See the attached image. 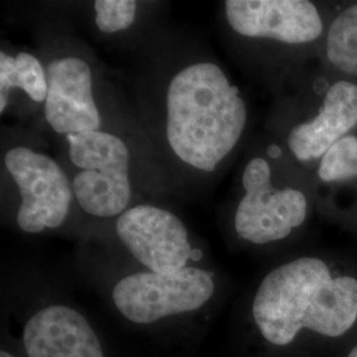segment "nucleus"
I'll return each mask as SVG.
<instances>
[{
	"mask_svg": "<svg viewBox=\"0 0 357 357\" xmlns=\"http://www.w3.org/2000/svg\"><path fill=\"white\" fill-rule=\"evenodd\" d=\"M246 119L238 89L218 65H190L168 85L167 141L187 166L215 171L240 141Z\"/></svg>",
	"mask_w": 357,
	"mask_h": 357,
	"instance_id": "obj_2",
	"label": "nucleus"
},
{
	"mask_svg": "<svg viewBox=\"0 0 357 357\" xmlns=\"http://www.w3.org/2000/svg\"><path fill=\"white\" fill-rule=\"evenodd\" d=\"M252 311L257 328L271 344H290L302 330L337 337L356 323L357 280L333 278L319 258H298L264 278Z\"/></svg>",
	"mask_w": 357,
	"mask_h": 357,
	"instance_id": "obj_1",
	"label": "nucleus"
},
{
	"mask_svg": "<svg viewBox=\"0 0 357 357\" xmlns=\"http://www.w3.org/2000/svg\"><path fill=\"white\" fill-rule=\"evenodd\" d=\"M96 23L103 33L128 29L135 20L137 3L132 0H97L94 3Z\"/></svg>",
	"mask_w": 357,
	"mask_h": 357,
	"instance_id": "obj_15",
	"label": "nucleus"
},
{
	"mask_svg": "<svg viewBox=\"0 0 357 357\" xmlns=\"http://www.w3.org/2000/svg\"><path fill=\"white\" fill-rule=\"evenodd\" d=\"M121 241L142 265L168 274L187 268L192 257L188 231L181 220L155 205H137L116 221Z\"/></svg>",
	"mask_w": 357,
	"mask_h": 357,
	"instance_id": "obj_7",
	"label": "nucleus"
},
{
	"mask_svg": "<svg viewBox=\"0 0 357 357\" xmlns=\"http://www.w3.org/2000/svg\"><path fill=\"white\" fill-rule=\"evenodd\" d=\"M0 357H15L13 355H11L10 352H7V351H1L0 352Z\"/></svg>",
	"mask_w": 357,
	"mask_h": 357,
	"instance_id": "obj_17",
	"label": "nucleus"
},
{
	"mask_svg": "<svg viewBox=\"0 0 357 357\" xmlns=\"http://www.w3.org/2000/svg\"><path fill=\"white\" fill-rule=\"evenodd\" d=\"M326 53L339 70L357 76V3L345 8L332 22Z\"/></svg>",
	"mask_w": 357,
	"mask_h": 357,
	"instance_id": "obj_13",
	"label": "nucleus"
},
{
	"mask_svg": "<svg viewBox=\"0 0 357 357\" xmlns=\"http://www.w3.org/2000/svg\"><path fill=\"white\" fill-rule=\"evenodd\" d=\"M356 126L357 85L337 81L327 91L319 114L291 130L289 147L301 162L323 158Z\"/></svg>",
	"mask_w": 357,
	"mask_h": 357,
	"instance_id": "obj_11",
	"label": "nucleus"
},
{
	"mask_svg": "<svg viewBox=\"0 0 357 357\" xmlns=\"http://www.w3.org/2000/svg\"><path fill=\"white\" fill-rule=\"evenodd\" d=\"M4 165L22 196L16 215L19 228L26 233L59 228L76 199L61 167L48 155L23 146L8 150Z\"/></svg>",
	"mask_w": 357,
	"mask_h": 357,
	"instance_id": "obj_5",
	"label": "nucleus"
},
{
	"mask_svg": "<svg viewBox=\"0 0 357 357\" xmlns=\"http://www.w3.org/2000/svg\"><path fill=\"white\" fill-rule=\"evenodd\" d=\"M243 185L245 196L236 211L234 228L245 241L255 245L281 241L305 222L306 196L294 188H275L264 158L246 165Z\"/></svg>",
	"mask_w": 357,
	"mask_h": 357,
	"instance_id": "obj_6",
	"label": "nucleus"
},
{
	"mask_svg": "<svg viewBox=\"0 0 357 357\" xmlns=\"http://www.w3.org/2000/svg\"><path fill=\"white\" fill-rule=\"evenodd\" d=\"M69 158L78 168L72 187L77 203L91 216L114 217L131 199L130 153L125 142L110 132L90 131L66 137Z\"/></svg>",
	"mask_w": 357,
	"mask_h": 357,
	"instance_id": "obj_3",
	"label": "nucleus"
},
{
	"mask_svg": "<svg viewBox=\"0 0 357 357\" xmlns=\"http://www.w3.org/2000/svg\"><path fill=\"white\" fill-rule=\"evenodd\" d=\"M47 79L44 114L50 126L66 137L98 131L101 115L93 98L89 65L78 57L54 60L47 69Z\"/></svg>",
	"mask_w": 357,
	"mask_h": 357,
	"instance_id": "obj_9",
	"label": "nucleus"
},
{
	"mask_svg": "<svg viewBox=\"0 0 357 357\" xmlns=\"http://www.w3.org/2000/svg\"><path fill=\"white\" fill-rule=\"evenodd\" d=\"M23 342L28 357H105L86 318L68 306L45 307L26 321Z\"/></svg>",
	"mask_w": 357,
	"mask_h": 357,
	"instance_id": "obj_10",
	"label": "nucleus"
},
{
	"mask_svg": "<svg viewBox=\"0 0 357 357\" xmlns=\"http://www.w3.org/2000/svg\"><path fill=\"white\" fill-rule=\"evenodd\" d=\"M225 13L229 26L246 38L306 44L323 32L318 10L307 0H228Z\"/></svg>",
	"mask_w": 357,
	"mask_h": 357,
	"instance_id": "obj_8",
	"label": "nucleus"
},
{
	"mask_svg": "<svg viewBox=\"0 0 357 357\" xmlns=\"http://www.w3.org/2000/svg\"><path fill=\"white\" fill-rule=\"evenodd\" d=\"M348 357H357V345L356 347H354V349L349 352Z\"/></svg>",
	"mask_w": 357,
	"mask_h": 357,
	"instance_id": "obj_16",
	"label": "nucleus"
},
{
	"mask_svg": "<svg viewBox=\"0 0 357 357\" xmlns=\"http://www.w3.org/2000/svg\"><path fill=\"white\" fill-rule=\"evenodd\" d=\"M13 88L24 90L35 102H45L48 94L47 72L38 59L26 52L15 57L0 53V113H4L8 93Z\"/></svg>",
	"mask_w": 357,
	"mask_h": 357,
	"instance_id": "obj_12",
	"label": "nucleus"
},
{
	"mask_svg": "<svg viewBox=\"0 0 357 357\" xmlns=\"http://www.w3.org/2000/svg\"><path fill=\"white\" fill-rule=\"evenodd\" d=\"M318 174L323 181L357 178V137L347 135L337 142L323 156Z\"/></svg>",
	"mask_w": 357,
	"mask_h": 357,
	"instance_id": "obj_14",
	"label": "nucleus"
},
{
	"mask_svg": "<svg viewBox=\"0 0 357 357\" xmlns=\"http://www.w3.org/2000/svg\"><path fill=\"white\" fill-rule=\"evenodd\" d=\"M215 294L212 275L197 268L175 273H135L122 278L113 289V301L126 319L150 324L172 315L204 306Z\"/></svg>",
	"mask_w": 357,
	"mask_h": 357,
	"instance_id": "obj_4",
	"label": "nucleus"
}]
</instances>
